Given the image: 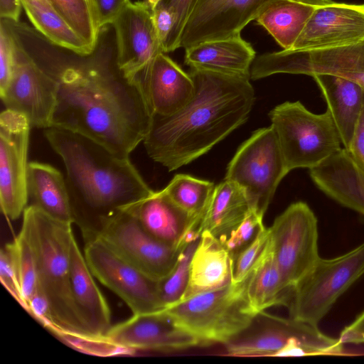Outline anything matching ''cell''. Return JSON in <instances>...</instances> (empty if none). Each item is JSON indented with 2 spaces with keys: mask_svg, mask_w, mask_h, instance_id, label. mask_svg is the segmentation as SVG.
<instances>
[{
  "mask_svg": "<svg viewBox=\"0 0 364 364\" xmlns=\"http://www.w3.org/2000/svg\"><path fill=\"white\" fill-rule=\"evenodd\" d=\"M58 83L51 127L87 136L129 157L144 141L152 112L139 85L107 60L42 68Z\"/></svg>",
  "mask_w": 364,
  "mask_h": 364,
  "instance_id": "obj_1",
  "label": "cell"
},
{
  "mask_svg": "<svg viewBox=\"0 0 364 364\" xmlns=\"http://www.w3.org/2000/svg\"><path fill=\"white\" fill-rule=\"evenodd\" d=\"M194 92L168 116L152 114L144 139L149 156L169 171L210 151L247 119L255 102L250 78L191 68Z\"/></svg>",
  "mask_w": 364,
  "mask_h": 364,
  "instance_id": "obj_2",
  "label": "cell"
},
{
  "mask_svg": "<svg viewBox=\"0 0 364 364\" xmlns=\"http://www.w3.org/2000/svg\"><path fill=\"white\" fill-rule=\"evenodd\" d=\"M44 133L64 163L73 223L84 240L98 236L109 220L154 193L129 157L65 129L50 127Z\"/></svg>",
  "mask_w": 364,
  "mask_h": 364,
  "instance_id": "obj_3",
  "label": "cell"
},
{
  "mask_svg": "<svg viewBox=\"0 0 364 364\" xmlns=\"http://www.w3.org/2000/svg\"><path fill=\"white\" fill-rule=\"evenodd\" d=\"M22 225L35 252L38 287L47 298L63 330L61 339L79 350L102 341L88 331L75 302L70 277V249L74 234L72 223L62 222L28 205Z\"/></svg>",
  "mask_w": 364,
  "mask_h": 364,
  "instance_id": "obj_4",
  "label": "cell"
},
{
  "mask_svg": "<svg viewBox=\"0 0 364 364\" xmlns=\"http://www.w3.org/2000/svg\"><path fill=\"white\" fill-rule=\"evenodd\" d=\"M247 279L203 292L164 309L175 323L200 346L225 344L243 331L257 314L250 305Z\"/></svg>",
  "mask_w": 364,
  "mask_h": 364,
  "instance_id": "obj_5",
  "label": "cell"
},
{
  "mask_svg": "<svg viewBox=\"0 0 364 364\" xmlns=\"http://www.w3.org/2000/svg\"><path fill=\"white\" fill-rule=\"evenodd\" d=\"M269 116L289 171L315 168L343 148L328 109L315 114L299 101L285 102Z\"/></svg>",
  "mask_w": 364,
  "mask_h": 364,
  "instance_id": "obj_6",
  "label": "cell"
},
{
  "mask_svg": "<svg viewBox=\"0 0 364 364\" xmlns=\"http://www.w3.org/2000/svg\"><path fill=\"white\" fill-rule=\"evenodd\" d=\"M364 274V243L331 259L319 258L294 287L289 317L318 326L337 299Z\"/></svg>",
  "mask_w": 364,
  "mask_h": 364,
  "instance_id": "obj_7",
  "label": "cell"
},
{
  "mask_svg": "<svg viewBox=\"0 0 364 364\" xmlns=\"http://www.w3.org/2000/svg\"><path fill=\"white\" fill-rule=\"evenodd\" d=\"M272 127L256 130L241 144L225 179L242 188L250 209L264 217L276 190L289 173Z\"/></svg>",
  "mask_w": 364,
  "mask_h": 364,
  "instance_id": "obj_8",
  "label": "cell"
},
{
  "mask_svg": "<svg viewBox=\"0 0 364 364\" xmlns=\"http://www.w3.org/2000/svg\"><path fill=\"white\" fill-rule=\"evenodd\" d=\"M292 341L301 344L309 355L338 354L343 351V344L339 339L323 334L318 326L266 311L257 314L243 331L224 346L227 355L273 357Z\"/></svg>",
  "mask_w": 364,
  "mask_h": 364,
  "instance_id": "obj_9",
  "label": "cell"
},
{
  "mask_svg": "<svg viewBox=\"0 0 364 364\" xmlns=\"http://www.w3.org/2000/svg\"><path fill=\"white\" fill-rule=\"evenodd\" d=\"M269 230L278 267L294 289L320 258L317 218L307 203L299 201L277 217Z\"/></svg>",
  "mask_w": 364,
  "mask_h": 364,
  "instance_id": "obj_10",
  "label": "cell"
},
{
  "mask_svg": "<svg viewBox=\"0 0 364 364\" xmlns=\"http://www.w3.org/2000/svg\"><path fill=\"white\" fill-rule=\"evenodd\" d=\"M277 73L313 76L331 74L350 79L364 88V41L318 49H290L255 58L250 78L257 80Z\"/></svg>",
  "mask_w": 364,
  "mask_h": 364,
  "instance_id": "obj_11",
  "label": "cell"
},
{
  "mask_svg": "<svg viewBox=\"0 0 364 364\" xmlns=\"http://www.w3.org/2000/svg\"><path fill=\"white\" fill-rule=\"evenodd\" d=\"M83 254L95 278L121 298L133 314L164 309L159 282L119 255L102 238L85 240Z\"/></svg>",
  "mask_w": 364,
  "mask_h": 364,
  "instance_id": "obj_12",
  "label": "cell"
},
{
  "mask_svg": "<svg viewBox=\"0 0 364 364\" xmlns=\"http://www.w3.org/2000/svg\"><path fill=\"white\" fill-rule=\"evenodd\" d=\"M58 83L14 38V63L5 90L0 92L6 109L25 115L31 127L48 128L57 101Z\"/></svg>",
  "mask_w": 364,
  "mask_h": 364,
  "instance_id": "obj_13",
  "label": "cell"
},
{
  "mask_svg": "<svg viewBox=\"0 0 364 364\" xmlns=\"http://www.w3.org/2000/svg\"><path fill=\"white\" fill-rule=\"evenodd\" d=\"M31 127L21 113L6 109L0 115V202L4 215L13 220L23 215L28 206Z\"/></svg>",
  "mask_w": 364,
  "mask_h": 364,
  "instance_id": "obj_14",
  "label": "cell"
},
{
  "mask_svg": "<svg viewBox=\"0 0 364 364\" xmlns=\"http://www.w3.org/2000/svg\"><path fill=\"white\" fill-rule=\"evenodd\" d=\"M97 237L158 282L172 271L183 248L169 246L151 236L141 227L130 209L109 220Z\"/></svg>",
  "mask_w": 364,
  "mask_h": 364,
  "instance_id": "obj_15",
  "label": "cell"
},
{
  "mask_svg": "<svg viewBox=\"0 0 364 364\" xmlns=\"http://www.w3.org/2000/svg\"><path fill=\"white\" fill-rule=\"evenodd\" d=\"M274 0H198L181 33L178 48L240 35Z\"/></svg>",
  "mask_w": 364,
  "mask_h": 364,
  "instance_id": "obj_16",
  "label": "cell"
},
{
  "mask_svg": "<svg viewBox=\"0 0 364 364\" xmlns=\"http://www.w3.org/2000/svg\"><path fill=\"white\" fill-rule=\"evenodd\" d=\"M112 344L126 352H171L200 346L191 334L178 326L164 309L133 314L112 326L105 336Z\"/></svg>",
  "mask_w": 364,
  "mask_h": 364,
  "instance_id": "obj_17",
  "label": "cell"
},
{
  "mask_svg": "<svg viewBox=\"0 0 364 364\" xmlns=\"http://www.w3.org/2000/svg\"><path fill=\"white\" fill-rule=\"evenodd\" d=\"M112 25L116 35V63L127 79L132 80L158 54L164 53L151 6L146 1L131 2Z\"/></svg>",
  "mask_w": 364,
  "mask_h": 364,
  "instance_id": "obj_18",
  "label": "cell"
},
{
  "mask_svg": "<svg viewBox=\"0 0 364 364\" xmlns=\"http://www.w3.org/2000/svg\"><path fill=\"white\" fill-rule=\"evenodd\" d=\"M364 41V4L316 6L291 49H318Z\"/></svg>",
  "mask_w": 364,
  "mask_h": 364,
  "instance_id": "obj_19",
  "label": "cell"
},
{
  "mask_svg": "<svg viewBox=\"0 0 364 364\" xmlns=\"http://www.w3.org/2000/svg\"><path fill=\"white\" fill-rule=\"evenodd\" d=\"M140 87L152 114L168 116L192 97L194 83L164 53L158 54L132 78Z\"/></svg>",
  "mask_w": 364,
  "mask_h": 364,
  "instance_id": "obj_20",
  "label": "cell"
},
{
  "mask_svg": "<svg viewBox=\"0 0 364 364\" xmlns=\"http://www.w3.org/2000/svg\"><path fill=\"white\" fill-rule=\"evenodd\" d=\"M129 209L149 234L169 246L183 248L190 240L200 237L195 220L163 190Z\"/></svg>",
  "mask_w": 364,
  "mask_h": 364,
  "instance_id": "obj_21",
  "label": "cell"
},
{
  "mask_svg": "<svg viewBox=\"0 0 364 364\" xmlns=\"http://www.w3.org/2000/svg\"><path fill=\"white\" fill-rule=\"evenodd\" d=\"M70 277L75 302L88 331L95 338L105 339L112 327L111 311L75 236L70 249Z\"/></svg>",
  "mask_w": 364,
  "mask_h": 364,
  "instance_id": "obj_22",
  "label": "cell"
},
{
  "mask_svg": "<svg viewBox=\"0 0 364 364\" xmlns=\"http://www.w3.org/2000/svg\"><path fill=\"white\" fill-rule=\"evenodd\" d=\"M309 175L329 198L364 215V171L344 148L309 169Z\"/></svg>",
  "mask_w": 364,
  "mask_h": 364,
  "instance_id": "obj_23",
  "label": "cell"
},
{
  "mask_svg": "<svg viewBox=\"0 0 364 364\" xmlns=\"http://www.w3.org/2000/svg\"><path fill=\"white\" fill-rule=\"evenodd\" d=\"M185 50V63L191 68L250 79L255 51L240 35L203 42Z\"/></svg>",
  "mask_w": 364,
  "mask_h": 364,
  "instance_id": "obj_24",
  "label": "cell"
},
{
  "mask_svg": "<svg viewBox=\"0 0 364 364\" xmlns=\"http://www.w3.org/2000/svg\"><path fill=\"white\" fill-rule=\"evenodd\" d=\"M232 266L233 260L223 242L208 231H203L191 259L188 285L181 300L230 284Z\"/></svg>",
  "mask_w": 364,
  "mask_h": 364,
  "instance_id": "obj_25",
  "label": "cell"
},
{
  "mask_svg": "<svg viewBox=\"0 0 364 364\" xmlns=\"http://www.w3.org/2000/svg\"><path fill=\"white\" fill-rule=\"evenodd\" d=\"M312 77L326 102L343 147L347 150L364 107V88L350 79L336 75Z\"/></svg>",
  "mask_w": 364,
  "mask_h": 364,
  "instance_id": "obj_26",
  "label": "cell"
},
{
  "mask_svg": "<svg viewBox=\"0 0 364 364\" xmlns=\"http://www.w3.org/2000/svg\"><path fill=\"white\" fill-rule=\"evenodd\" d=\"M27 190L30 205L56 220L73 223L65 179L59 170L47 164L28 163Z\"/></svg>",
  "mask_w": 364,
  "mask_h": 364,
  "instance_id": "obj_27",
  "label": "cell"
},
{
  "mask_svg": "<svg viewBox=\"0 0 364 364\" xmlns=\"http://www.w3.org/2000/svg\"><path fill=\"white\" fill-rule=\"evenodd\" d=\"M250 210L242 188L225 179L215 187L200 221V235L207 230L220 240L223 239L245 219Z\"/></svg>",
  "mask_w": 364,
  "mask_h": 364,
  "instance_id": "obj_28",
  "label": "cell"
},
{
  "mask_svg": "<svg viewBox=\"0 0 364 364\" xmlns=\"http://www.w3.org/2000/svg\"><path fill=\"white\" fill-rule=\"evenodd\" d=\"M247 296L252 310L258 314L277 306H287L293 289L284 282L269 245L247 278Z\"/></svg>",
  "mask_w": 364,
  "mask_h": 364,
  "instance_id": "obj_29",
  "label": "cell"
},
{
  "mask_svg": "<svg viewBox=\"0 0 364 364\" xmlns=\"http://www.w3.org/2000/svg\"><path fill=\"white\" fill-rule=\"evenodd\" d=\"M316 7L294 0H274L255 20L284 50H290Z\"/></svg>",
  "mask_w": 364,
  "mask_h": 364,
  "instance_id": "obj_30",
  "label": "cell"
},
{
  "mask_svg": "<svg viewBox=\"0 0 364 364\" xmlns=\"http://www.w3.org/2000/svg\"><path fill=\"white\" fill-rule=\"evenodd\" d=\"M28 19L50 42L80 56L93 50L48 2L21 0Z\"/></svg>",
  "mask_w": 364,
  "mask_h": 364,
  "instance_id": "obj_31",
  "label": "cell"
},
{
  "mask_svg": "<svg viewBox=\"0 0 364 364\" xmlns=\"http://www.w3.org/2000/svg\"><path fill=\"white\" fill-rule=\"evenodd\" d=\"M215 187L210 181L189 175L177 174L163 191L176 205L195 220L200 232V221Z\"/></svg>",
  "mask_w": 364,
  "mask_h": 364,
  "instance_id": "obj_32",
  "label": "cell"
},
{
  "mask_svg": "<svg viewBox=\"0 0 364 364\" xmlns=\"http://www.w3.org/2000/svg\"><path fill=\"white\" fill-rule=\"evenodd\" d=\"M4 247L11 255L26 310L38 288L36 257L26 229L21 225L18 235Z\"/></svg>",
  "mask_w": 364,
  "mask_h": 364,
  "instance_id": "obj_33",
  "label": "cell"
},
{
  "mask_svg": "<svg viewBox=\"0 0 364 364\" xmlns=\"http://www.w3.org/2000/svg\"><path fill=\"white\" fill-rule=\"evenodd\" d=\"M47 1L94 51L100 30L95 23L90 0Z\"/></svg>",
  "mask_w": 364,
  "mask_h": 364,
  "instance_id": "obj_34",
  "label": "cell"
},
{
  "mask_svg": "<svg viewBox=\"0 0 364 364\" xmlns=\"http://www.w3.org/2000/svg\"><path fill=\"white\" fill-rule=\"evenodd\" d=\"M200 237L187 243L181 250L172 271L159 281V292L164 309L178 302L187 287L191 262Z\"/></svg>",
  "mask_w": 364,
  "mask_h": 364,
  "instance_id": "obj_35",
  "label": "cell"
},
{
  "mask_svg": "<svg viewBox=\"0 0 364 364\" xmlns=\"http://www.w3.org/2000/svg\"><path fill=\"white\" fill-rule=\"evenodd\" d=\"M270 243L269 228H264L255 239L234 259L232 283L245 281L266 252Z\"/></svg>",
  "mask_w": 364,
  "mask_h": 364,
  "instance_id": "obj_36",
  "label": "cell"
},
{
  "mask_svg": "<svg viewBox=\"0 0 364 364\" xmlns=\"http://www.w3.org/2000/svg\"><path fill=\"white\" fill-rule=\"evenodd\" d=\"M263 217L250 210L245 219L227 237L220 240L229 252L232 260L265 228Z\"/></svg>",
  "mask_w": 364,
  "mask_h": 364,
  "instance_id": "obj_37",
  "label": "cell"
},
{
  "mask_svg": "<svg viewBox=\"0 0 364 364\" xmlns=\"http://www.w3.org/2000/svg\"><path fill=\"white\" fill-rule=\"evenodd\" d=\"M151 7L162 8L173 17L174 26L165 53L178 48V42L183 28L198 0H145Z\"/></svg>",
  "mask_w": 364,
  "mask_h": 364,
  "instance_id": "obj_38",
  "label": "cell"
},
{
  "mask_svg": "<svg viewBox=\"0 0 364 364\" xmlns=\"http://www.w3.org/2000/svg\"><path fill=\"white\" fill-rule=\"evenodd\" d=\"M16 35L1 19L0 26V92L11 79L14 63V38Z\"/></svg>",
  "mask_w": 364,
  "mask_h": 364,
  "instance_id": "obj_39",
  "label": "cell"
},
{
  "mask_svg": "<svg viewBox=\"0 0 364 364\" xmlns=\"http://www.w3.org/2000/svg\"><path fill=\"white\" fill-rule=\"evenodd\" d=\"M26 311L58 338L63 334V330L57 323L52 312L50 304L41 289L28 301Z\"/></svg>",
  "mask_w": 364,
  "mask_h": 364,
  "instance_id": "obj_40",
  "label": "cell"
},
{
  "mask_svg": "<svg viewBox=\"0 0 364 364\" xmlns=\"http://www.w3.org/2000/svg\"><path fill=\"white\" fill-rule=\"evenodd\" d=\"M97 28L112 24L131 3L130 0H90Z\"/></svg>",
  "mask_w": 364,
  "mask_h": 364,
  "instance_id": "obj_41",
  "label": "cell"
},
{
  "mask_svg": "<svg viewBox=\"0 0 364 364\" xmlns=\"http://www.w3.org/2000/svg\"><path fill=\"white\" fill-rule=\"evenodd\" d=\"M0 280L10 294L23 306V299L16 271L9 252L4 247L0 253Z\"/></svg>",
  "mask_w": 364,
  "mask_h": 364,
  "instance_id": "obj_42",
  "label": "cell"
},
{
  "mask_svg": "<svg viewBox=\"0 0 364 364\" xmlns=\"http://www.w3.org/2000/svg\"><path fill=\"white\" fill-rule=\"evenodd\" d=\"M347 151L355 162L364 171V107L355 130L352 141Z\"/></svg>",
  "mask_w": 364,
  "mask_h": 364,
  "instance_id": "obj_43",
  "label": "cell"
},
{
  "mask_svg": "<svg viewBox=\"0 0 364 364\" xmlns=\"http://www.w3.org/2000/svg\"><path fill=\"white\" fill-rule=\"evenodd\" d=\"M343 343H364V311L341 333L338 338Z\"/></svg>",
  "mask_w": 364,
  "mask_h": 364,
  "instance_id": "obj_44",
  "label": "cell"
},
{
  "mask_svg": "<svg viewBox=\"0 0 364 364\" xmlns=\"http://www.w3.org/2000/svg\"><path fill=\"white\" fill-rule=\"evenodd\" d=\"M21 7V0H0V17L1 19L16 22Z\"/></svg>",
  "mask_w": 364,
  "mask_h": 364,
  "instance_id": "obj_45",
  "label": "cell"
},
{
  "mask_svg": "<svg viewBox=\"0 0 364 364\" xmlns=\"http://www.w3.org/2000/svg\"><path fill=\"white\" fill-rule=\"evenodd\" d=\"M314 6H323L332 2L331 0H294Z\"/></svg>",
  "mask_w": 364,
  "mask_h": 364,
  "instance_id": "obj_46",
  "label": "cell"
},
{
  "mask_svg": "<svg viewBox=\"0 0 364 364\" xmlns=\"http://www.w3.org/2000/svg\"><path fill=\"white\" fill-rule=\"evenodd\" d=\"M40 1H43V2H48L47 0H40Z\"/></svg>",
  "mask_w": 364,
  "mask_h": 364,
  "instance_id": "obj_47",
  "label": "cell"
}]
</instances>
